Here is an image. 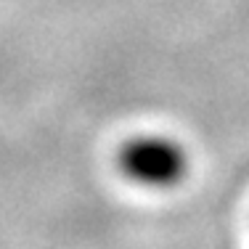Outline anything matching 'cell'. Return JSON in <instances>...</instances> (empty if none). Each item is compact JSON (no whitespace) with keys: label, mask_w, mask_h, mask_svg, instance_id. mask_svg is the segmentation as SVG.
Returning a JSON list of instances; mask_svg holds the SVG:
<instances>
[{"label":"cell","mask_w":249,"mask_h":249,"mask_svg":"<svg viewBox=\"0 0 249 249\" xmlns=\"http://www.w3.org/2000/svg\"><path fill=\"white\" fill-rule=\"evenodd\" d=\"M117 167L138 186L170 188L186 178L188 154L178 141L162 135H138L117 151Z\"/></svg>","instance_id":"1"}]
</instances>
